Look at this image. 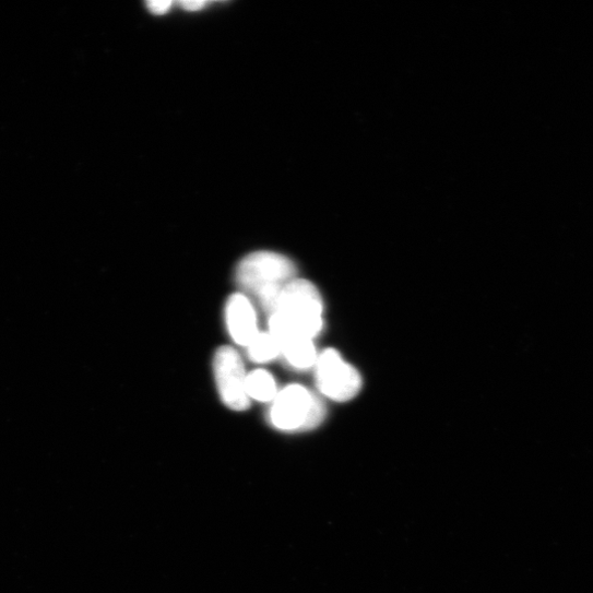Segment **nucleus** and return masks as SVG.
<instances>
[{
	"mask_svg": "<svg viewBox=\"0 0 593 593\" xmlns=\"http://www.w3.org/2000/svg\"><path fill=\"white\" fill-rule=\"evenodd\" d=\"M322 298L313 284L293 280L282 290L270 328L287 335L313 340L323 328Z\"/></svg>",
	"mask_w": 593,
	"mask_h": 593,
	"instance_id": "1",
	"label": "nucleus"
},
{
	"mask_svg": "<svg viewBox=\"0 0 593 593\" xmlns=\"http://www.w3.org/2000/svg\"><path fill=\"white\" fill-rule=\"evenodd\" d=\"M295 275L296 268L288 258L261 251L244 259L237 271V281L245 290L258 297L262 308L272 317L284 286Z\"/></svg>",
	"mask_w": 593,
	"mask_h": 593,
	"instance_id": "2",
	"label": "nucleus"
},
{
	"mask_svg": "<svg viewBox=\"0 0 593 593\" xmlns=\"http://www.w3.org/2000/svg\"><path fill=\"white\" fill-rule=\"evenodd\" d=\"M325 418V407L313 392L292 384L277 393L270 413L272 425L284 432H304L319 427Z\"/></svg>",
	"mask_w": 593,
	"mask_h": 593,
	"instance_id": "3",
	"label": "nucleus"
},
{
	"mask_svg": "<svg viewBox=\"0 0 593 593\" xmlns=\"http://www.w3.org/2000/svg\"><path fill=\"white\" fill-rule=\"evenodd\" d=\"M315 366L317 386L329 400L345 403L352 401L359 392L361 388L359 372L335 349L323 351Z\"/></svg>",
	"mask_w": 593,
	"mask_h": 593,
	"instance_id": "4",
	"label": "nucleus"
},
{
	"mask_svg": "<svg viewBox=\"0 0 593 593\" xmlns=\"http://www.w3.org/2000/svg\"><path fill=\"white\" fill-rule=\"evenodd\" d=\"M214 370L225 405L234 412L249 410L248 375L239 353L230 346L221 347L214 358Z\"/></svg>",
	"mask_w": 593,
	"mask_h": 593,
	"instance_id": "5",
	"label": "nucleus"
},
{
	"mask_svg": "<svg viewBox=\"0 0 593 593\" xmlns=\"http://www.w3.org/2000/svg\"><path fill=\"white\" fill-rule=\"evenodd\" d=\"M226 320L230 335L236 343L248 346L259 334L254 308L250 300L236 294L228 300Z\"/></svg>",
	"mask_w": 593,
	"mask_h": 593,
	"instance_id": "6",
	"label": "nucleus"
},
{
	"mask_svg": "<svg viewBox=\"0 0 593 593\" xmlns=\"http://www.w3.org/2000/svg\"><path fill=\"white\" fill-rule=\"evenodd\" d=\"M281 354L287 361L298 369H307L316 365L318 353L313 340L304 337H289L277 343Z\"/></svg>",
	"mask_w": 593,
	"mask_h": 593,
	"instance_id": "7",
	"label": "nucleus"
},
{
	"mask_svg": "<svg viewBox=\"0 0 593 593\" xmlns=\"http://www.w3.org/2000/svg\"><path fill=\"white\" fill-rule=\"evenodd\" d=\"M247 392L249 399L262 403L274 402L277 387L274 377L266 370H256L248 375Z\"/></svg>",
	"mask_w": 593,
	"mask_h": 593,
	"instance_id": "8",
	"label": "nucleus"
},
{
	"mask_svg": "<svg viewBox=\"0 0 593 593\" xmlns=\"http://www.w3.org/2000/svg\"><path fill=\"white\" fill-rule=\"evenodd\" d=\"M248 349L250 358L257 363L271 361L281 354L280 346L270 332H259V334L248 345Z\"/></svg>",
	"mask_w": 593,
	"mask_h": 593,
	"instance_id": "9",
	"label": "nucleus"
},
{
	"mask_svg": "<svg viewBox=\"0 0 593 593\" xmlns=\"http://www.w3.org/2000/svg\"><path fill=\"white\" fill-rule=\"evenodd\" d=\"M171 4L170 0H167V2H147V8L155 15H164L168 12Z\"/></svg>",
	"mask_w": 593,
	"mask_h": 593,
	"instance_id": "10",
	"label": "nucleus"
},
{
	"mask_svg": "<svg viewBox=\"0 0 593 593\" xmlns=\"http://www.w3.org/2000/svg\"><path fill=\"white\" fill-rule=\"evenodd\" d=\"M207 3L202 2V0H186V2H180L181 5L187 11H198L203 9Z\"/></svg>",
	"mask_w": 593,
	"mask_h": 593,
	"instance_id": "11",
	"label": "nucleus"
}]
</instances>
